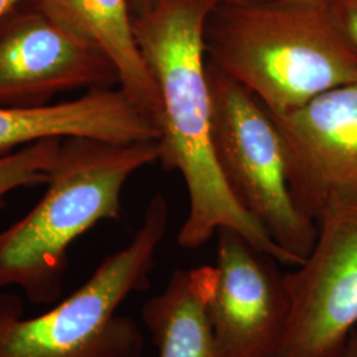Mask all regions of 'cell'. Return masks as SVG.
I'll return each instance as SVG.
<instances>
[{"instance_id": "cell-1", "label": "cell", "mask_w": 357, "mask_h": 357, "mask_svg": "<svg viewBox=\"0 0 357 357\" xmlns=\"http://www.w3.org/2000/svg\"><path fill=\"white\" fill-rule=\"evenodd\" d=\"M216 0H158L132 17L134 33L159 91V162L184 178L190 211L178 233L184 249H197L220 229L234 230L282 265L301 262L271 240L224 178L213 147L212 102L206 76L204 28Z\"/></svg>"}, {"instance_id": "cell-2", "label": "cell", "mask_w": 357, "mask_h": 357, "mask_svg": "<svg viewBox=\"0 0 357 357\" xmlns=\"http://www.w3.org/2000/svg\"><path fill=\"white\" fill-rule=\"evenodd\" d=\"M206 63L284 114L357 82V48L321 1H218L204 28Z\"/></svg>"}, {"instance_id": "cell-3", "label": "cell", "mask_w": 357, "mask_h": 357, "mask_svg": "<svg viewBox=\"0 0 357 357\" xmlns=\"http://www.w3.org/2000/svg\"><path fill=\"white\" fill-rule=\"evenodd\" d=\"M159 155L158 141L64 138L44 196L0 231V293L19 287L33 305L59 302L69 248L101 221L121 217L126 181Z\"/></svg>"}, {"instance_id": "cell-4", "label": "cell", "mask_w": 357, "mask_h": 357, "mask_svg": "<svg viewBox=\"0 0 357 357\" xmlns=\"http://www.w3.org/2000/svg\"><path fill=\"white\" fill-rule=\"evenodd\" d=\"M168 204L155 195L128 246L107 255L89 280L38 317L0 293V357H142L139 326L116 314L131 294L146 291L168 225Z\"/></svg>"}, {"instance_id": "cell-5", "label": "cell", "mask_w": 357, "mask_h": 357, "mask_svg": "<svg viewBox=\"0 0 357 357\" xmlns=\"http://www.w3.org/2000/svg\"><path fill=\"white\" fill-rule=\"evenodd\" d=\"M217 163L238 203L271 240L301 264L318 224L294 203L281 137L264 105L241 84L206 63Z\"/></svg>"}, {"instance_id": "cell-6", "label": "cell", "mask_w": 357, "mask_h": 357, "mask_svg": "<svg viewBox=\"0 0 357 357\" xmlns=\"http://www.w3.org/2000/svg\"><path fill=\"white\" fill-rule=\"evenodd\" d=\"M317 224L312 250L287 273L291 317L278 357H342L357 330V199Z\"/></svg>"}, {"instance_id": "cell-7", "label": "cell", "mask_w": 357, "mask_h": 357, "mask_svg": "<svg viewBox=\"0 0 357 357\" xmlns=\"http://www.w3.org/2000/svg\"><path fill=\"white\" fill-rule=\"evenodd\" d=\"M268 114L281 137L289 190L303 215L318 222L333 205L356 200L357 82Z\"/></svg>"}, {"instance_id": "cell-8", "label": "cell", "mask_w": 357, "mask_h": 357, "mask_svg": "<svg viewBox=\"0 0 357 357\" xmlns=\"http://www.w3.org/2000/svg\"><path fill=\"white\" fill-rule=\"evenodd\" d=\"M208 317L221 357H278L291 317L287 273L234 230L217 231Z\"/></svg>"}, {"instance_id": "cell-9", "label": "cell", "mask_w": 357, "mask_h": 357, "mask_svg": "<svg viewBox=\"0 0 357 357\" xmlns=\"http://www.w3.org/2000/svg\"><path fill=\"white\" fill-rule=\"evenodd\" d=\"M8 16L0 23V107H40L70 90L119 85L114 64L97 45L38 8Z\"/></svg>"}, {"instance_id": "cell-10", "label": "cell", "mask_w": 357, "mask_h": 357, "mask_svg": "<svg viewBox=\"0 0 357 357\" xmlns=\"http://www.w3.org/2000/svg\"><path fill=\"white\" fill-rule=\"evenodd\" d=\"M159 128L122 89H93L73 101L40 107H0V153L51 138L112 143L159 139Z\"/></svg>"}, {"instance_id": "cell-11", "label": "cell", "mask_w": 357, "mask_h": 357, "mask_svg": "<svg viewBox=\"0 0 357 357\" xmlns=\"http://www.w3.org/2000/svg\"><path fill=\"white\" fill-rule=\"evenodd\" d=\"M35 4L53 22L97 45L110 59L119 89L159 128L160 97L135 38L128 0H35Z\"/></svg>"}, {"instance_id": "cell-12", "label": "cell", "mask_w": 357, "mask_h": 357, "mask_svg": "<svg viewBox=\"0 0 357 357\" xmlns=\"http://www.w3.org/2000/svg\"><path fill=\"white\" fill-rule=\"evenodd\" d=\"M215 266L176 270L165 290L142 308L158 357H221L208 317Z\"/></svg>"}, {"instance_id": "cell-13", "label": "cell", "mask_w": 357, "mask_h": 357, "mask_svg": "<svg viewBox=\"0 0 357 357\" xmlns=\"http://www.w3.org/2000/svg\"><path fill=\"white\" fill-rule=\"evenodd\" d=\"M61 142L60 138H51L0 153V208L16 190L47 185L57 163Z\"/></svg>"}, {"instance_id": "cell-14", "label": "cell", "mask_w": 357, "mask_h": 357, "mask_svg": "<svg viewBox=\"0 0 357 357\" xmlns=\"http://www.w3.org/2000/svg\"><path fill=\"white\" fill-rule=\"evenodd\" d=\"M330 4L339 26L357 48V0H335Z\"/></svg>"}, {"instance_id": "cell-15", "label": "cell", "mask_w": 357, "mask_h": 357, "mask_svg": "<svg viewBox=\"0 0 357 357\" xmlns=\"http://www.w3.org/2000/svg\"><path fill=\"white\" fill-rule=\"evenodd\" d=\"M158 0H128L130 10L132 17L139 16L142 13H147L151 10Z\"/></svg>"}, {"instance_id": "cell-16", "label": "cell", "mask_w": 357, "mask_h": 357, "mask_svg": "<svg viewBox=\"0 0 357 357\" xmlns=\"http://www.w3.org/2000/svg\"><path fill=\"white\" fill-rule=\"evenodd\" d=\"M23 0H0V23L13 13Z\"/></svg>"}, {"instance_id": "cell-17", "label": "cell", "mask_w": 357, "mask_h": 357, "mask_svg": "<svg viewBox=\"0 0 357 357\" xmlns=\"http://www.w3.org/2000/svg\"><path fill=\"white\" fill-rule=\"evenodd\" d=\"M342 357H357V330L352 333L347 345V349Z\"/></svg>"}, {"instance_id": "cell-18", "label": "cell", "mask_w": 357, "mask_h": 357, "mask_svg": "<svg viewBox=\"0 0 357 357\" xmlns=\"http://www.w3.org/2000/svg\"><path fill=\"white\" fill-rule=\"evenodd\" d=\"M218 1H237V3H262V1H287V0H216ZM299 1H321V3H332L335 0H299Z\"/></svg>"}]
</instances>
